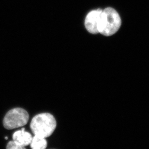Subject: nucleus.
I'll use <instances>...</instances> for the list:
<instances>
[{
    "instance_id": "nucleus-1",
    "label": "nucleus",
    "mask_w": 149,
    "mask_h": 149,
    "mask_svg": "<svg viewBox=\"0 0 149 149\" xmlns=\"http://www.w3.org/2000/svg\"><path fill=\"white\" fill-rule=\"evenodd\" d=\"M57 126L54 117L49 113H42L32 118L30 128L34 135L43 138L51 136L55 131Z\"/></svg>"
},
{
    "instance_id": "nucleus-2",
    "label": "nucleus",
    "mask_w": 149,
    "mask_h": 149,
    "mask_svg": "<svg viewBox=\"0 0 149 149\" xmlns=\"http://www.w3.org/2000/svg\"><path fill=\"white\" fill-rule=\"evenodd\" d=\"M121 19L118 13L114 9L108 7L103 10L98 32L105 36L115 33L121 27Z\"/></svg>"
},
{
    "instance_id": "nucleus-3",
    "label": "nucleus",
    "mask_w": 149,
    "mask_h": 149,
    "mask_svg": "<svg viewBox=\"0 0 149 149\" xmlns=\"http://www.w3.org/2000/svg\"><path fill=\"white\" fill-rule=\"evenodd\" d=\"M29 115L26 110L15 108L7 112L3 120V125L7 130H13L22 127L27 124Z\"/></svg>"
},
{
    "instance_id": "nucleus-4",
    "label": "nucleus",
    "mask_w": 149,
    "mask_h": 149,
    "mask_svg": "<svg viewBox=\"0 0 149 149\" xmlns=\"http://www.w3.org/2000/svg\"><path fill=\"white\" fill-rule=\"evenodd\" d=\"M102 11L103 10L101 9L92 10L86 16L85 20V26L88 31L91 33H99L98 27Z\"/></svg>"
},
{
    "instance_id": "nucleus-5",
    "label": "nucleus",
    "mask_w": 149,
    "mask_h": 149,
    "mask_svg": "<svg viewBox=\"0 0 149 149\" xmlns=\"http://www.w3.org/2000/svg\"><path fill=\"white\" fill-rule=\"evenodd\" d=\"M32 136L30 133L25 131V128L15 131L13 135V140L25 147L31 143Z\"/></svg>"
},
{
    "instance_id": "nucleus-6",
    "label": "nucleus",
    "mask_w": 149,
    "mask_h": 149,
    "mask_svg": "<svg viewBox=\"0 0 149 149\" xmlns=\"http://www.w3.org/2000/svg\"><path fill=\"white\" fill-rule=\"evenodd\" d=\"M47 144L48 143L46 138L34 135L32 137L30 145L32 149H45L46 148Z\"/></svg>"
},
{
    "instance_id": "nucleus-7",
    "label": "nucleus",
    "mask_w": 149,
    "mask_h": 149,
    "mask_svg": "<svg viewBox=\"0 0 149 149\" xmlns=\"http://www.w3.org/2000/svg\"><path fill=\"white\" fill-rule=\"evenodd\" d=\"M25 147L22 146V145L16 142L15 141H10L7 144L6 149H23Z\"/></svg>"
}]
</instances>
